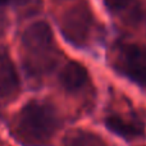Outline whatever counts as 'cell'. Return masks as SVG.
I'll return each instance as SVG.
<instances>
[{"label": "cell", "instance_id": "cell-1", "mask_svg": "<svg viewBox=\"0 0 146 146\" xmlns=\"http://www.w3.org/2000/svg\"><path fill=\"white\" fill-rule=\"evenodd\" d=\"M58 128L59 118L53 105L33 100L18 113L13 133L25 146H49Z\"/></svg>", "mask_w": 146, "mask_h": 146}, {"label": "cell", "instance_id": "cell-2", "mask_svg": "<svg viewBox=\"0 0 146 146\" xmlns=\"http://www.w3.org/2000/svg\"><path fill=\"white\" fill-rule=\"evenodd\" d=\"M23 60L27 71L42 74L58 63V49L50 26L46 22H35L25 30L21 40Z\"/></svg>", "mask_w": 146, "mask_h": 146}, {"label": "cell", "instance_id": "cell-3", "mask_svg": "<svg viewBox=\"0 0 146 146\" xmlns=\"http://www.w3.org/2000/svg\"><path fill=\"white\" fill-rule=\"evenodd\" d=\"M63 36L76 46L88 42L94 28V15L86 5H76L63 14L60 21Z\"/></svg>", "mask_w": 146, "mask_h": 146}, {"label": "cell", "instance_id": "cell-4", "mask_svg": "<svg viewBox=\"0 0 146 146\" xmlns=\"http://www.w3.org/2000/svg\"><path fill=\"white\" fill-rule=\"evenodd\" d=\"M115 68L137 85L146 87V48L140 44H123L115 53Z\"/></svg>", "mask_w": 146, "mask_h": 146}, {"label": "cell", "instance_id": "cell-5", "mask_svg": "<svg viewBox=\"0 0 146 146\" xmlns=\"http://www.w3.org/2000/svg\"><path fill=\"white\" fill-rule=\"evenodd\" d=\"M19 90V77L12 59L0 54V99H9Z\"/></svg>", "mask_w": 146, "mask_h": 146}, {"label": "cell", "instance_id": "cell-6", "mask_svg": "<svg viewBox=\"0 0 146 146\" xmlns=\"http://www.w3.org/2000/svg\"><path fill=\"white\" fill-rule=\"evenodd\" d=\"M62 86L69 92H77L88 82V72L78 62H68L59 74Z\"/></svg>", "mask_w": 146, "mask_h": 146}, {"label": "cell", "instance_id": "cell-7", "mask_svg": "<svg viewBox=\"0 0 146 146\" xmlns=\"http://www.w3.org/2000/svg\"><path fill=\"white\" fill-rule=\"evenodd\" d=\"M105 124L113 133L124 139H136L144 135V123L135 119H126L119 115H110L105 119Z\"/></svg>", "mask_w": 146, "mask_h": 146}, {"label": "cell", "instance_id": "cell-8", "mask_svg": "<svg viewBox=\"0 0 146 146\" xmlns=\"http://www.w3.org/2000/svg\"><path fill=\"white\" fill-rule=\"evenodd\" d=\"M63 146H106L99 135L85 129H72L66 133Z\"/></svg>", "mask_w": 146, "mask_h": 146}, {"label": "cell", "instance_id": "cell-9", "mask_svg": "<svg viewBox=\"0 0 146 146\" xmlns=\"http://www.w3.org/2000/svg\"><path fill=\"white\" fill-rule=\"evenodd\" d=\"M132 1H133V0H104L105 5L108 7V9L111 10V12H121V10H124Z\"/></svg>", "mask_w": 146, "mask_h": 146}]
</instances>
